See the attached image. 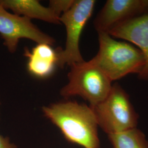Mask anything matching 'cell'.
<instances>
[{
  "label": "cell",
  "instance_id": "7",
  "mask_svg": "<svg viewBox=\"0 0 148 148\" xmlns=\"http://www.w3.org/2000/svg\"><path fill=\"white\" fill-rule=\"evenodd\" d=\"M148 13V0H108L96 16L97 32H108L113 27Z\"/></svg>",
  "mask_w": 148,
  "mask_h": 148
},
{
  "label": "cell",
  "instance_id": "12",
  "mask_svg": "<svg viewBox=\"0 0 148 148\" xmlns=\"http://www.w3.org/2000/svg\"><path fill=\"white\" fill-rule=\"evenodd\" d=\"M75 0H51L48 7L60 17L64 13L69 11L74 5Z\"/></svg>",
  "mask_w": 148,
  "mask_h": 148
},
{
  "label": "cell",
  "instance_id": "4",
  "mask_svg": "<svg viewBox=\"0 0 148 148\" xmlns=\"http://www.w3.org/2000/svg\"><path fill=\"white\" fill-rule=\"evenodd\" d=\"M90 107L98 127L107 135L137 128L139 115L130 96L117 82L112 84L110 93L104 101Z\"/></svg>",
  "mask_w": 148,
  "mask_h": 148
},
{
  "label": "cell",
  "instance_id": "9",
  "mask_svg": "<svg viewBox=\"0 0 148 148\" xmlns=\"http://www.w3.org/2000/svg\"><path fill=\"white\" fill-rule=\"evenodd\" d=\"M24 55L28 58L29 72L37 77L49 76L57 65V52L48 44L38 43L31 51L25 50Z\"/></svg>",
  "mask_w": 148,
  "mask_h": 148
},
{
  "label": "cell",
  "instance_id": "2",
  "mask_svg": "<svg viewBox=\"0 0 148 148\" xmlns=\"http://www.w3.org/2000/svg\"><path fill=\"white\" fill-rule=\"evenodd\" d=\"M98 35L99 50L92 59L112 82L142 72L145 60L137 47L117 41L107 32H98Z\"/></svg>",
  "mask_w": 148,
  "mask_h": 148
},
{
  "label": "cell",
  "instance_id": "8",
  "mask_svg": "<svg viewBox=\"0 0 148 148\" xmlns=\"http://www.w3.org/2000/svg\"><path fill=\"white\" fill-rule=\"evenodd\" d=\"M108 33L137 46L145 60V66L138 76L139 79L148 81V13L122 23Z\"/></svg>",
  "mask_w": 148,
  "mask_h": 148
},
{
  "label": "cell",
  "instance_id": "10",
  "mask_svg": "<svg viewBox=\"0 0 148 148\" xmlns=\"http://www.w3.org/2000/svg\"><path fill=\"white\" fill-rule=\"evenodd\" d=\"M0 5L10 10L14 14L30 19H36L53 24H61L60 17L48 7L41 5L37 0H0Z\"/></svg>",
  "mask_w": 148,
  "mask_h": 148
},
{
  "label": "cell",
  "instance_id": "11",
  "mask_svg": "<svg viewBox=\"0 0 148 148\" xmlns=\"http://www.w3.org/2000/svg\"><path fill=\"white\" fill-rule=\"evenodd\" d=\"M112 148H148L144 133L137 128L108 135Z\"/></svg>",
  "mask_w": 148,
  "mask_h": 148
},
{
  "label": "cell",
  "instance_id": "6",
  "mask_svg": "<svg viewBox=\"0 0 148 148\" xmlns=\"http://www.w3.org/2000/svg\"><path fill=\"white\" fill-rule=\"evenodd\" d=\"M0 35L4 40V45L11 53L16 51L19 40L27 38L38 43L53 46L56 40L40 30L24 16L12 14L0 5Z\"/></svg>",
  "mask_w": 148,
  "mask_h": 148
},
{
  "label": "cell",
  "instance_id": "5",
  "mask_svg": "<svg viewBox=\"0 0 148 148\" xmlns=\"http://www.w3.org/2000/svg\"><path fill=\"white\" fill-rule=\"evenodd\" d=\"M95 3V0H75L71 8L60 16V21L65 27L66 32L64 49L57 51V65L61 68L85 61L80 52L79 39L93 14Z\"/></svg>",
  "mask_w": 148,
  "mask_h": 148
},
{
  "label": "cell",
  "instance_id": "3",
  "mask_svg": "<svg viewBox=\"0 0 148 148\" xmlns=\"http://www.w3.org/2000/svg\"><path fill=\"white\" fill-rule=\"evenodd\" d=\"M68 83L60 90L65 98L79 96L93 106L104 101L110 93L112 81L91 59L74 64L68 75Z\"/></svg>",
  "mask_w": 148,
  "mask_h": 148
},
{
  "label": "cell",
  "instance_id": "1",
  "mask_svg": "<svg viewBox=\"0 0 148 148\" xmlns=\"http://www.w3.org/2000/svg\"><path fill=\"white\" fill-rule=\"evenodd\" d=\"M42 110L70 142L84 148H100L98 125L90 106L67 101L43 106Z\"/></svg>",
  "mask_w": 148,
  "mask_h": 148
},
{
  "label": "cell",
  "instance_id": "13",
  "mask_svg": "<svg viewBox=\"0 0 148 148\" xmlns=\"http://www.w3.org/2000/svg\"><path fill=\"white\" fill-rule=\"evenodd\" d=\"M0 148H17L16 145L10 142L8 138L3 137L0 134Z\"/></svg>",
  "mask_w": 148,
  "mask_h": 148
}]
</instances>
